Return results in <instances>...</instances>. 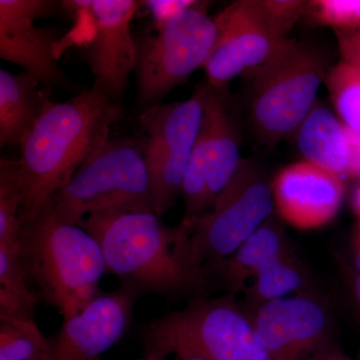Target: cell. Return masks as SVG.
<instances>
[{"mask_svg":"<svg viewBox=\"0 0 360 360\" xmlns=\"http://www.w3.org/2000/svg\"><path fill=\"white\" fill-rule=\"evenodd\" d=\"M174 360H206L201 357L191 356V355H175Z\"/></svg>","mask_w":360,"mask_h":360,"instance_id":"obj_33","label":"cell"},{"mask_svg":"<svg viewBox=\"0 0 360 360\" xmlns=\"http://www.w3.org/2000/svg\"><path fill=\"white\" fill-rule=\"evenodd\" d=\"M338 117L345 127L360 132V72L341 60L326 78Z\"/></svg>","mask_w":360,"mask_h":360,"instance_id":"obj_24","label":"cell"},{"mask_svg":"<svg viewBox=\"0 0 360 360\" xmlns=\"http://www.w3.org/2000/svg\"><path fill=\"white\" fill-rule=\"evenodd\" d=\"M297 131V146L305 161L338 175L347 172L345 125L328 108L314 104Z\"/></svg>","mask_w":360,"mask_h":360,"instance_id":"obj_19","label":"cell"},{"mask_svg":"<svg viewBox=\"0 0 360 360\" xmlns=\"http://www.w3.org/2000/svg\"><path fill=\"white\" fill-rule=\"evenodd\" d=\"M312 288L309 269L295 253L277 260L255 277L245 291L246 302L260 303Z\"/></svg>","mask_w":360,"mask_h":360,"instance_id":"obj_21","label":"cell"},{"mask_svg":"<svg viewBox=\"0 0 360 360\" xmlns=\"http://www.w3.org/2000/svg\"><path fill=\"white\" fill-rule=\"evenodd\" d=\"M20 255L42 302L63 321L103 293L101 281L108 271L101 245L82 226L58 219L49 205L23 220Z\"/></svg>","mask_w":360,"mask_h":360,"instance_id":"obj_3","label":"cell"},{"mask_svg":"<svg viewBox=\"0 0 360 360\" xmlns=\"http://www.w3.org/2000/svg\"><path fill=\"white\" fill-rule=\"evenodd\" d=\"M243 307L274 360H309L333 345V307L314 288Z\"/></svg>","mask_w":360,"mask_h":360,"instance_id":"obj_12","label":"cell"},{"mask_svg":"<svg viewBox=\"0 0 360 360\" xmlns=\"http://www.w3.org/2000/svg\"><path fill=\"white\" fill-rule=\"evenodd\" d=\"M146 357L170 354L206 360H274L265 349L243 304L236 296H205L144 326Z\"/></svg>","mask_w":360,"mask_h":360,"instance_id":"obj_4","label":"cell"},{"mask_svg":"<svg viewBox=\"0 0 360 360\" xmlns=\"http://www.w3.org/2000/svg\"><path fill=\"white\" fill-rule=\"evenodd\" d=\"M122 117L117 101L94 86L61 103L47 101L20 148L22 220L51 202Z\"/></svg>","mask_w":360,"mask_h":360,"instance_id":"obj_2","label":"cell"},{"mask_svg":"<svg viewBox=\"0 0 360 360\" xmlns=\"http://www.w3.org/2000/svg\"><path fill=\"white\" fill-rule=\"evenodd\" d=\"M328 70L315 45L288 39L265 65L246 75L251 122L262 141L276 142L298 129Z\"/></svg>","mask_w":360,"mask_h":360,"instance_id":"obj_6","label":"cell"},{"mask_svg":"<svg viewBox=\"0 0 360 360\" xmlns=\"http://www.w3.org/2000/svg\"><path fill=\"white\" fill-rule=\"evenodd\" d=\"M139 293L120 285L101 293L82 311L63 321L51 340L56 360H98L124 335Z\"/></svg>","mask_w":360,"mask_h":360,"instance_id":"obj_15","label":"cell"},{"mask_svg":"<svg viewBox=\"0 0 360 360\" xmlns=\"http://www.w3.org/2000/svg\"><path fill=\"white\" fill-rule=\"evenodd\" d=\"M272 187L257 167L241 161L212 207L191 224L196 264L205 267L229 258L272 217Z\"/></svg>","mask_w":360,"mask_h":360,"instance_id":"obj_8","label":"cell"},{"mask_svg":"<svg viewBox=\"0 0 360 360\" xmlns=\"http://www.w3.org/2000/svg\"><path fill=\"white\" fill-rule=\"evenodd\" d=\"M196 0H148L141 1L153 16L155 27L174 20L180 13L195 4Z\"/></svg>","mask_w":360,"mask_h":360,"instance_id":"obj_28","label":"cell"},{"mask_svg":"<svg viewBox=\"0 0 360 360\" xmlns=\"http://www.w3.org/2000/svg\"><path fill=\"white\" fill-rule=\"evenodd\" d=\"M141 2L135 0H73L61 6L86 25L82 53L96 89L113 101L127 91L137 63L131 22Z\"/></svg>","mask_w":360,"mask_h":360,"instance_id":"obj_11","label":"cell"},{"mask_svg":"<svg viewBox=\"0 0 360 360\" xmlns=\"http://www.w3.org/2000/svg\"><path fill=\"white\" fill-rule=\"evenodd\" d=\"M80 226L101 245L108 274L141 296L191 300L212 285L194 260L187 222L169 226L153 210H120L90 215Z\"/></svg>","mask_w":360,"mask_h":360,"instance_id":"obj_1","label":"cell"},{"mask_svg":"<svg viewBox=\"0 0 360 360\" xmlns=\"http://www.w3.org/2000/svg\"><path fill=\"white\" fill-rule=\"evenodd\" d=\"M343 302L360 328V272L342 255L336 257Z\"/></svg>","mask_w":360,"mask_h":360,"instance_id":"obj_27","label":"cell"},{"mask_svg":"<svg viewBox=\"0 0 360 360\" xmlns=\"http://www.w3.org/2000/svg\"><path fill=\"white\" fill-rule=\"evenodd\" d=\"M356 243H360V229H359V234H357V240H356Z\"/></svg>","mask_w":360,"mask_h":360,"instance_id":"obj_35","label":"cell"},{"mask_svg":"<svg viewBox=\"0 0 360 360\" xmlns=\"http://www.w3.org/2000/svg\"><path fill=\"white\" fill-rule=\"evenodd\" d=\"M262 11L271 22L288 35L307 11V1L300 0H259Z\"/></svg>","mask_w":360,"mask_h":360,"instance_id":"obj_26","label":"cell"},{"mask_svg":"<svg viewBox=\"0 0 360 360\" xmlns=\"http://www.w3.org/2000/svg\"><path fill=\"white\" fill-rule=\"evenodd\" d=\"M341 60L360 72V30H335Z\"/></svg>","mask_w":360,"mask_h":360,"instance_id":"obj_29","label":"cell"},{"mask_svg":"<svg viewBox=\"0 0 360 360\" xmlns=\"http://www.w3.org/2000/svg\"><path fill=\"white\" fill-rule=\"evenodd\" d=\"M271 187L279 217L303 231L333 221L345 193L342 177L305 160L283 168Z\"/></svg>","mask_w":360,"mask_h":360,"instance_id":"obj_16","label":"cell"},{"mask_svg":"<svg viewBox=\"0 0 360 360\" xmlns=\"http://www.w3.org/2000/svg\"><path fill=\"white\" fill-rule=\"evenodd\" d=\"M345 131L347 146V172L345 179L360 180V132L345 125Z\"/></svg>","mask_w":360,"mask_h":360,"instance_id":"obj_30","label":"cell"},{"mask_svg":"<svg viewBox=\"0 0 360 360\" xmlns=\"http://www.w3.org/2000/svg\"><path fill=\"white\" fill-rule=\"evenodd\" d=\"M217 37L208 2L195 1L174 20L136 39L137 101L143 110L160 104L194 71L205 68Z\"/></svg>","mask_w":360,"mask_h":360,"instance_id":"obj_7","label":"cell"},{"mask_svg":"<svg viewBox=\"0 0 360 360\" xmlns=\"http://www.w3.org/2000/svg\"><path fill=\"white\" fill-rule=\"evenodd\" d=\"M58 6L51 0H0V58L49 86H63L68 78L56 58L58 33L37 21Z\"/></svg>","mask_w":360,"mask_h":360,"instance_id":"obj_14","label":"cell"},{"mask_svg":"<svg viewBox=\"0 0 360 360\" xmlns=\"http://www.w3.org/2000/svg\"><path fill=\"white\" fill-rule=\"evenodd\" d=\"M203 118L189 161L181 198L182 221L191 224L212 207L240 165L238 127L224 89L202 85Z\"/></svg>","mask_w":360,"mask_h":360,"instance_id":"obj_10","label":"cell"},{"mask_svg":"<svg viewBox=\"0 0 360 360\" xmlns=\"http://www.w3.org/2000/svg\"><path fill=\"white\" fill-rule=\"evenodd\" d=\"M23 191L18 160H0V245H18L22 231Z\"/></svg>","mask_w":360,"mask_h":360,"instance_id":"obj_23","label":"cell"},{"mask_svg":"<svg viewBox=\"0 0 360 360\" xmlns=\"http://www.w3.org/2000/svg\"><path fill=\"white\" fill-rule=\"evenodd\" d=\"M202 118V85L186 101L144 108L139 116L146 134L143 149L153 208L158 217H162L181 196Z\"/></svg>","mask_w":360,"mask_h":360,"instance_id":"obj_9","label":"cell"},{"mask_svg":"<svg viewBox=\"0 0 360 360\" xmlns=\"http://www.w3.org/2000/svg\"><path fill=\"white\" fill-rule=\"evenodd\" d=\"M295 253L283 225L274 217L257 229L231 257L206 265L210 278L217 279L225 295L245 292L248 279L270 265Z\"/></svg>","mask_w":360,"mask_h":360,"instance_id":"obj_17","label":"cell"},{"mask_svg":"<svg viewBox=\"0 0 360 360\" xmlns=\"http://www.w3.org/2000/svg\"><path fill=\"white\" fill-rule=\"evenodd\" d=\"M139 360H165V359H151V357H144V359H139Z\"/></svg>","mask_w":360,"mask_h":360,"instance_id":"obj_34","label":"cell"},{"mask_svg":"<svg viewBox=\"0 0 360 360\" xmlns=\"http://www.w3.org/2000/svg\"><path fill=\"white\" fill-rule=\"evenodd\" d=\"M217 37L203 70L212 89L265 65L290 39L262 11L259 0H241L213 18Z\"/></svg>","mask_w":360,"mask_h":360,"instance_id":"obj_13","label":"cell"},{"mask_svg":"<svg viewBox=\"0 0 360 360\" xmlns=\"http://www.w3.org/2000/svg\"><path fill=\"white\" fill-rule=\"evenodd\" d=\"M304 15L314 25L335 30H360V0L307 1Z\"/></svg>","mask_w":360,"mask_h":360,"instance_id":"obj_25","label":"cell"},{"mask_svg":"<svg viewBox=\"0 0 360 360\" xmlns=\"http://www.w3.org/2000/svg\"><path fill=\"white\" fill-rule=\"evenodd\" d=\"M309 360H360V355L356 357L349 356L333 343V345L322 349L319 354H315Z\"/></svg>","mask_w":360,"mask_h":360,"instance_id":"obj_31","label":"cell"},{"mask_svg":"<svg viewBox=\"0 0 360 360\" xmlns=\"http://www.w3.org/2000/svg\"><path fill=\"white\" fill-rule=\"evenodd\" d=\"M0 360H56L51 340L34 319L0 317Z\"/></svg>","mask_w":360,"mask_h":360,"instance_id":"obj_22","label":"cell"},{"mask_svg":"<svg viewBox=\"0 0 360 360\" xmlns=\"http://www.w3.org/2000/svg\"><path fill=\"white\" fill-rule=\"evenodd\" d=\"M352 205H354L355 212L360 217V184L355 189L354 198H352Z\"/></svg>","mask_w":360,"mask_h":360,"instance_id":"obj_32","label":"cell"},{"mask_svg":"<svg viewBox=\"0 0 360 360\" xmlns=\"http://www.w3.org/2000/svg\"><path fill=\"white\" fill-rule=\"evenodd\" d=\"M28 281L20 245H0V317L34 319L42 300L39 293L28 285Z\"/></svg>","mask_w":360,"mask_h":360,"instance_id":"obj_20","label":"cell"},{"mask_svg":"<svg viewBox=\"0 0 360 360\" xmlns=\"http://www.w3.org/2000/svg\"><path fill=\"white\" fill-rule=\"evenodd\" d=\"M30 73L0 70V144L20 148L41 115L49 94Z\"/></svg>","mask_w":360,"mask_h":360,"instance_id":"obj_18","label":"cell"},{"mask_svg":"<svg viewBox=\"0 0 360 360\" xmlns=\"http://www.w3.org/2000/svg\"><path fill=\"white\" fill-rule=\"evenodd\" d=\"M47 205L61 221L78 226L98 213L153 210L144 149L108 139Z\"/></svg>","mask_w":360,"mask_h":360,"instance_id":"obj_5","label":"cell"}]
</instances>
